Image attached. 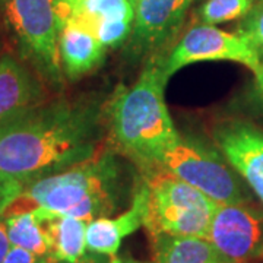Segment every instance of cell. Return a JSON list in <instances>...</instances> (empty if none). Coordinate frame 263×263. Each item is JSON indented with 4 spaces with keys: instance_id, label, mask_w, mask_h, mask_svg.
<instances>
[{
    "instance_id": "1",
    "label": "cell",
    "mask_w": 263,
    "mask_h": 263,
    "mask_svg": "<svg viewBox=\"0 0 263 263\" xmlns=\"http://www.w3.org/2000/svg\"><path fill=\"white\" fill-rule=\"evenodd\" d=\"M94 101L56 100L0 123V174L24 186L91 158L103 146Z\"/></svg>"
},
{
    "instance_id": "2",
    "label": "cell",
    "mask_w": 263,
    "mask_h": 263,
    "mask_svg": "<svg viewBox=\"0 0 263 263\" xmlns=\"http://www.w3.org/2000/svg\"><path fill=\"white\" fill-rule=\"evenodd\" d=\"M120 179L116 154L103 146L88 160L25 184L2 216L46 209L89 222L113 212Z\"/></svg>"
},
{
    "instance_id": "3",
    "label": "cell",
    "mask_w": 263,
    "mask_h": 263,
    "mask_svg": "<svg viewBox=\"0 0 263 263\" xmlns=\"http://www.w3.org/2000/svg\"><path fill=\"white\" fill-rule=\"evenodd\" d=\"M164 62L152 56L130 88H119L105 107L110 136L116 148L136 162L154 164L179 141L164 101Z\"/></svg>"
},
{
    "instance_id": "4",
    "label": "cell",
    "mask_w": 263,
    "mask_h": 263,
    "mask_svg": "<svg viewBox=\"0 0 263 263\" xmlns=\"http://www.w3.org/2000/svg\"><path fill=\"white\" fill-rule=\"evenodd\" d=\"M139 167L138 184L143 190V227L151 237L158 234L203 237L209 233L215 200L187 184L158 164Z\"/></svg>"
},
{
    "instance_id": "5",
    "label": "cell",
    "mask_w": 263,
    "mask_h": 263,
    "mask_svg": "<svg viewBox=\"0 0 263 263\" xmlns=\"http://www.w3.org/2000/svg\"><path fill=\"white\" fill-rule=\"evenodd\" d=\"M0 6L22 57L34 66L41 79L60 86L63 69L53 0H2Z\"/></svg>"
},
{
    "instance_id": "6",
    "label": "cell",
    "mask_w": 263,
    "mask_h": 263,
    "mask_svg": "<svg viewBox=\"0 0 263 263\" xmlns=\"http://www.w3.org/2000/svg\"><path fill=\"white\" fill-rule=\"evenodd\" d=\"M154 164L200 190L216 203H243L245 195L235 174L216 151L181 138L164 151Z\"/></svg>"
},
{
    "instance_id": "7",
    "label": "cell",
    "mask_w": 263,
    "mask_h": 263,
    "mask_svg": "<svg viewBox=\"0 0 263 263\" xmlns=\"http://www.w3.org/2000/svg\"><path fill=\"white\" fill-rule=\"evenodd\" d=\"M215 60L241 63L254 75L262 65L257 50L241 34L227 32L215 25L199 24L187 29L168 56L162 59L164 75L170 79L184 66Z\"/></svg>"
},
{
    "instance_id": "8",
    "label": "cell",
    "mask_w": 263,
    "mask_h": 263,
    "mask_svg": "<svg viewBox=\"0 0 263 263\" xmlns=\"http://www.w3.org/2000/svg\"><path fill=\"white\" fill-rule=\"evenodd\" d=\"M206 238L224 263H246L262 247V214L245 202L218 203Z\"/></svg>"
},
{
    "instance_id": "9",
    "label": "cell",
    "mask_w": 263,
    "mask_h": 263,
    "mask_svg": "<svg viewBox=\"0 0 263 263\" xmlns=\"http://www.w3.org/2000/svg\"><path fill=\"white\" fill-rule=\"evenodd\" d=\"M212 139L228 164L249 183L263 203V130L241 120H224Z\"/></svg>"
},
{
    "instance_id": "10",
    "label": "cell",
    "mask_w": 263,
    "mask_h": 263,
    "mask_svg": "<svg viewBox=\"0 0 263 263\" xmlns=\"http://www.w3.org/2000/svg\"><path fill=\"white\" fill-rule=\"evenodd\" d=\"M193 0H138L127 50L154 54L177 34Z\"/></svg>"
},
{
    "instance_id": "11",
    "label": "cell",
    "mask_w": 263,
    "mask_h": 263,
    "mask_svg": "<svg viewBox=\"0 0 263 263\" xmlns=\"http://www.w3.org/2000/svg\"><path fill=\"white\" fill-rule=\"evenodd\" d=\"M46 103V92L28 67L10 54L0 56V123Z\"/></svg>"
},
{
    "instance_id": "12",
    "label": "cell",
    "mask_w": 263,
    "mask_h": 263,
    "mask_svg": "<svg viewBox=\"0 0 263 263\" xmlns=\"http://www.w3.org/2000/svg\"><path fill=\"white\" fill-rule=\"evenodd\" d=\"M105 50L94 34L79 24L66 22L59 27V51L63 75L76 81L95 70L104 62Z\"/></svg>"
},
{
    "instance_id": "13",
    "label": "cell",
    "mask_w": 263,
    "mask_h": 263,
    "mask_svg": "<svg viewBox=\"0 0 263 263\" xmlns=\"http://www.w3.org/2000/svg\"><path fill=\"white\" fill-rule=\"evenodd\" d=\"M143 212L145 196L142 187L136 183L130 209L117 218L100 216L88 222L86 250L103 256H114L123 240L143 226Z\"/></svg>"
},
{
    "instance_id": "14",
    "label": "cell",
    "mask_w": 263,
    "mask_h": 263,
    "mask_svg": "<svg viewBox=\"0 0 263 263\" xmlns=\"http://www.w3.org/2000/svg\"><path fill=\"white\" fill-rule=\"evenodd\" d=\"M34 212L47 234L50 257L57 262L73 263L84 256L88 221L46 209H35Z\"/></svg>"
},
{
    "instance_id": "15",
    "label": "cell",
    "mask_w": 263,
    "mask_h": 263,
    "mask_svg": "<svg viewBox=\"0 0 263 263\" xmlns=\"http://www.w3.org/2000/svg\"><path fill=\"white\" fill-rule=\"evenodd\" d=\"M151 238L157 263H224L203 237L158 234Z\"/></svg>"
},
{
    "instance_id": "16",
    "label": "cell",
    "mask_w": 263,
    "mask_h": 263,
    "mask_svg": "<svg viewBox=\"0 0 263 263\" xmlns=\"http://www.w3.org/2000/svg\"><path fill=\"white\" fill-rule=\"evenodd\" d=\"M5 221L12 246L27 249L40 257L50 256L47 234L34 211L8 216Z\"/></svg>"
},
{
    "instance_id": "17",
    "label": "cell",
    "mask_w": 263,
    "mask_h": 263,
    "mask_svg": "<svg viewBox=\"0 0 263 263\" xmlns=\"http://www.w3.org/2000/svg\"><path fill=\"white\" fill-rule=\"evenodd\" d=\"M254 6V0H206L200 8V19L208 25H218L245 18Z\"/></svg>"
},
{
    "instance_id": "18",
    "label": "cell",
    "mask_w": 263,
    "mask_h": 263,
    "mask_svg": "<svg viewBox=\"0 0 263 263\" xmlns=\"http://www.w3.org/2000/svg\"><path fill=\"white\" fill-rule=\"evenodd\" d=\"M132 18H107L100 21L94 28V35L105 48L120 46L127 38H130L133 31Z\"/></svg>"
},
{
    "instance_id": "19",
    "label": "cell",
    "mask_w": 263,
    "mask_h": 263,
    "mask_svg": "<svg viewBox=\"0 0 263 263\" xmlns=\"http://www.w3.org/2000/svg\"><path fill=\"white\" fill-rule=\"evenodd\" d=\"M237 32L241 34L257 50L260 59H263V0L254 5L246 15Z\"/></svg>"
},
{
    "instance_id": "20",
    "label": "cell",
    "mask_w": 263,
    "mask_h": 263,
    "mask_svg": "<svg viewBox=\"0 0 263 263\" xmlns=\"http://www.w3.org/2000/svg\"><path fill=\"white\" fill-rule=\"evenodd\" d=\"M22 189L24 184L21 181L8 179L3 174H0V216L3 215L10 202L22 192Z\"/></svg>"
},
{
    "instance_id": "21",
    "label": "cell",
    "mask_w": 263,
    "mask_h": 263,
    "mask_svg": "<svg viewBox=\"0 0 263 263\" xmlns=\"http://www.w3.org/2000/svg\"><path fill=\"white\" fill-rule=\"evenodd\" d=\"M44 257H40L35 253L29 252L27 249L12 246L9 253L6 254L3 263H41Z\"/></svg>"
},
{
    "instance_id": "22",
    "label": "cell",
    "mask_w": 263,
    "mask_h": 263,
    "mask_svg": "<svg viewBox=\"0 0 263 263\" xmlns=\"http://www.w3.org/2000/svg\"><path fill=\"white\" fill-rule=\"evenodd\" d=\"M12 243L8 235V227H6V221L0 219V263H3L6 254L9 253Z\"/></svg>"
},
{
    "instance_id": "23",
    "label": "cell",
    "mask_w": 263,
    "mask_h": 263,
    "mask_svg": "<svg viewBox=\"0 0 263 263\" xmlns=\"http://www.w3.org/2000/svg\"><path fill=\"white\" fill-rule=\"evenodd\" d=\"M254 76H256V84H254V88H256V95H257L259 101H260L263 105V59H262L260 69H259V72H257Z\"/></svg>"
},
{
    "instance_id": "24",
    "label": "cell",
    "mask_w": 263,
    "mask_h": 263,
    "mask_svg": "<svg viewBox=\"0 0 263 263\" xmlns=\"http://www.w3.org/2000/svg\"><path fill=\"white\" fill-rule=\"evenodd\" d=\"M103 254H97V253H92V254H84L79 260H76L73 263H104V259L101 257ZM65 263V262H62Z\"/></svg>"
},
{
    "instance_id": "25",
    "label": "cell",
    "mask_w": 263,
    "mask_h": 263,
    "mask_svg": "<svg viewBox=\"0 0 263 263\" xmlns=\"http://www.w3.org/2000/svg\"><path fill=\"white\" fill-rule=\"evenodd\" d=\"M41 263H62V262H57V260H54L53 257L47 256V257H44V259H43V262Z\"/></svg>"
},
{
    "instance_id": "26",
    "label": "cell",
    "mask_w": 263,
    "mask_h": 263,
    "mask_svg": "<svg viewBox=\"0 0 263 263\" xmlns=\"http://www.w3.org/2000/svg\"><path fill=\"white\" fill-rule=\"evenodd\" d=\"M110 263H129V262H124V260L120 259V257H113V259L110 260Z\"/></svg>"
},
{
    "instance_id": "27",
    "label": "cell",
    "mask_w": 263,
    "mask_h": 263,
    "mask_svg": "<svg viewBox=\"0 0 263 263\" xmlns=\"http://www.w3.org/2000/svg\"><path fill=\"white\" fill-rule=\"evenodd\" d=\"M259 254L262 256V259H263V245H262V247H260V250H259Z\"/></svg>"
},
{
    "instance_id": "28",
    "label": "cell",
    "mask_w": 263,
    "mask_h": 263,
    "mask_svg": "<svg viewBox=\"0 0 263 263\" xmlns=\"http://www.w3.org/2000/svg\"><path fill=\"white\" fill-rule=\"evenodd\" d=\"M0 47H2V46H0Z\"/></svg>"
},
{
    "instance_id": "29",
    "label": "cell",
    "mask_w": 263,
    "mask_h": 263,
    "mask_svg": "<svg viewBox=\"0 0 263 263\" xmlns=\"http://www.w3.org/2000/svg\"><path fill=\"white\" fill-rule=\"evenodd\" d=\"M0 2H2V0H0Z\"/></svg>"
}]
</instances>
